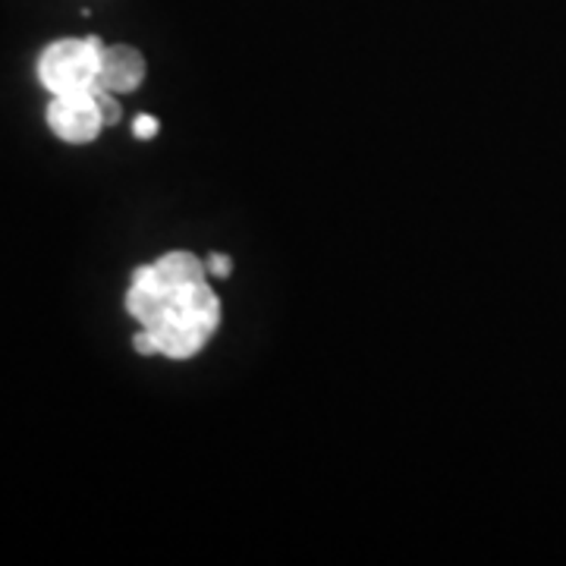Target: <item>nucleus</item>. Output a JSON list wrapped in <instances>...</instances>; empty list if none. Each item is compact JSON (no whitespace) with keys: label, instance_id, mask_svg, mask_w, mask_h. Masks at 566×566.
Returning a JSON list of instances; mask_svg holds the SVG:
<instances>
[{"label":"nucleus","instance_id":"1","mask_svg":"<svg viewBox=\"0 0 566 566\" xmlns=\"http://www.w3.org/2000/svg\"><path fill=\"white\" fill-rule=\"evenodd\" d=\"M126 312L151 334L158 356L177 363L202 353L221 324V300L208 283V264L186 249L133 271Z\"/></svg>","mask_w":566,"mask_h":566},{"label":"nucleus","instance_id":"2","mask_svg":"<svg viewBox=\"0 0 566 566\" xmlns=\"http://www.w3.org/2000/svg\"><path fill=\"white\" fill-rule=\"evenodd\" d=\"M102 39H61L41 51L39 80L51 95L88 92L102 70Z\"/></svg>","mask_w":566,"mask_h":566},{"label":"nucleus","instance_id":"3","mask_svg":"<svg viewBox=\"0 0 566 566\" xmlns=\"http://www.w3.org/2000/svg\"><path fill=\"white\" fill-rule=\"evenodd\" d=\"M48 126L57 139L70 145H85L102 133V114L95 104V92H66V95H51L48 104Z\"/></svg>","mask_w":566,"mask_h":566},{"label":"nucleus","instance_id":"4","mask_svg":"<svg viewBox=\"0 0 566 566\" xmlns=\"http://www.w3.org/2000/svg\"><path fill=\"white\" fill-rule=\"evenodd\" d=\"M145 80V61L136 48L129 44H111L102 48V70H98V82L95 88H107V92H136Z\"/></svg>","mask_w":566,"mask_h":566},{"label":"nucleus","instance_id":"5","mask_svg":"<svg viewBox=\"0 0 566 566\" xmlns=\"http://www.w3.org/2000/svg\"><path fill=\"white\" fill-rule=\"evenodd\" d=\"M92 92H95V104H98V114H102L104 126L120 123L123 111L120 102H117V92H107V88H92Z\"/></svg>","mask_w":566,"mask_h":566},{"label":"nucleus","instance_id":"6","mask_svg":"<svg viewBox=\"0 0 566 566\" xmlns=\"http://www.w3.org/2000/svg\"><path fill=\"white\" fill-rule=\"evenodd\" d=\"M158 129H161V123L155 120V117H148V114H139V117L133 120V136H136V139H155Z\"/></svg>","mask_w":566,"mask_h":566},{"label":"nucleus","instance_id":"7","mask_svg":"<svg viewBox=\"0 0 566 566\" xmlns=\"http://www.w3.org/2000/svg\"><path fill=\"white\" fill-rule=\"evenodd\" d=\"M205 264H208V274H211V277H230V271H233V262H230L227 255H221V252H211V255L205 259Z\"/></svg>","mask_w":566,"mask_h":566},{"label":"nucleus","instance_id":"8","mask_svg":"<svg viewBox=\"0 0 566 566\" xmlns=\"http://www.w3.org/2000/svg\"><path fill=\"white\" fill-rule=\"evenodd\" d=\"M133 346H136V353H139V356H158V344L151 340V334H148V331H139V334L133 337Z\"/></svg>","mask_w":566,"mask_h":566}]
</instances>
